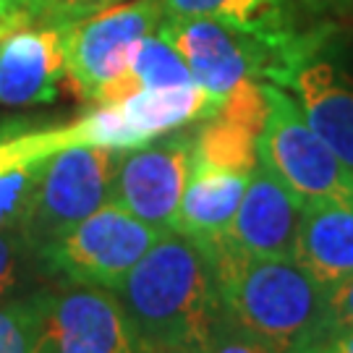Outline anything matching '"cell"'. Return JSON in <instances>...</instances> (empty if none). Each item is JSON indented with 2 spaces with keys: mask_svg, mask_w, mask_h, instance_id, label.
Wrapping results in <instances>:
<instances>
[{
  "mask_svg": "<svg viewBox=\"0 0 353 353\" xmlns=\"http://www.w3.org/2000/svg\"><path fill=\"white\" fill-rule=\"evenodd\" d=\"M293 353H353V327L322 332L319 338L309 341Z\"/></svg>",
  "mask_w": 353,
  "mask_h": 353,
  "instance_id": "28",
  "label": "cell"
},
{
  "mask_svg": "<svg viewBox=\"0 0 353 353\" xmlns=\"http://www.w3.org/2000/svg\"><path fill=\"white\" fill-rule=\"evenodd\" d=\"M42 288L0 303V353H39Z\"/></svg>",
  "mask_w": 353,
  "mask_h": 353,
  "instance_id": "20",
  "label": "cell"
},
{
  "mask_svg": "<svg viewBox=\"0 0 353 353\" xmlns=\"http://www.w3.org/2000/svg\"><path fill=\"white\" fill-rule=\"evenodd\" d=\"M207 353H280L278 348H272L270 343L254 338L252 332L241 330L239 325H233L228 316H223V322L214 330L212 341Z\"/></svg>",
  "mask_w": 353,
  "mask_h": 353,
  "instance_id": "25",
  "label": "cell"
},
{
  "mask_svg": "<svg viewBox=\"0 0 353 353\" xmlns=\"http://www.w3.org/2000/svg\"><path fill=\"white\" fill-rule=\"evenodd\" d=\"M118 3H123V0H37V8L39 21L68 26L87 19L92 13L118 6Z\"/></svg>",
  "mask_w": 353,
  "mask_h": 353,
  "instance_id": "24",
  "label": "cell"
},
{
  "mask_svg": "<svg viewBox=\"0 0 353 353\" xmlns=\"http://www.w3.org/2000/svg\"><path fill=\"white\" fill-rule=\"evenodd\" d=\"M79 141L76 123L34 128L29 121H0V230L21 228L48 157Z\"/></svg>",
  "mask_w": 353,
  "mask_h": 353,
  "instance_id": "13",
  "label": "cell"
},
{
  "mask_svg": "<svg viewBox=\"0 0 353 353\" xmlns=\"http://www.w3.org/2000/svg\"><path fill=\"white\" fill-rule=\"evenodd\" d=\"M225 316L280 353H293L322 335L327 290L293 259L252 256L225 236L204 241Z\"/></svg>",
  "mask_w": 353,
  "mask_h": 353,
  "instance_id": "2",
  "label": "cell"
},
{
  "mask_svg": "<svg viewBox=\"0 0 353 353\" xmlns=\"http://www.w3.org/2000/svg\"><path fill=\"white\" fill-rule=\"evenodd\" d=\"M163 13L165 19H210L246 34L272 52V63L303 29L293 0H163Z\"/></svg>",
  "mask_w": 353,
  "mask_h": 353,
  "instance_id": "15",
  "label": "cell"
},
{
  "mask_svg": "<svg viewBox=\"0 0 353 353\" xmlns=\"http://www.w3.org/2000/svg\"><path fill=\"white\" fill-rule=\"evenodd\" d=\"M118 105L128 123L150 141L160 134L194 123V121H207L220 108L199 84L141 89Z\"/></svg>",
  "mask_w": 353,
  "mask_h": 353,
  "instance_id": "18",
  "label": "cell"
},
{
  "mask_svg": "<svg viewBox=\"0 0 353 353\" xmlns=\"http://www.w3.org/2000/svg\"><path fill=\"white\" fill-rule=\"evenodd\" d=\"M194 160L217 170L252 176V170L259 165L256 137L212 115L202 121L199 128H194Z\"/></svg>",
  "mask_w": 353,
  "mask_h": 353,
  "instance_id": "19",
  "label": "cell"
},
{
  "mask_svg": "<svg viewBox=\"0 0 353 353\" xmlns=\"http://www.w3.org/2000/svg\"><path fill=\"white\" fill-rule=\"evenodd\" d=\"M345 327H353V275L327 293L325 330L322 332H332V330Z\"/></svg>",
  "mask_w": 353,
  "mask_h": 353,
  "instance_id": "26",
  "label": "cell"
},
{
  "mask_svg": "<svg viewBox=\"0 0 353 353\" xmlns=\"http://www.w3.org/2000/svg\"><path fill=\"white\" fill-rule=\"evenodd\" d=\"M144 353L210 348L225 316L207 243L181 230H165L118 285Z\"/></svg>",
  "mask_w": 353,
  "mask_h": 353,
  "instance_id": "1",
  "label": "cell"
},
{
  "mask_svg": "<svg viewBox=\"0 0 353 353\" xmlns=\"http://www.w3.org/2000/svg\"><path fill=\"white\" fill-rule=\"evenodd\" d=\"M39 353H144L115 290L42 285Z\"/></svg>",
  "mask_w": 353,
  "mask_h": 353,
  "instance_id": "8",
  "label": "cell"
},
{
  "mask_svg": "<svg viewBox=\"0 0 353 353\" xmlns=\"http://www.w3.org/2000/svg\"><path fill=\"white\" fill-rule=\"evenodd\" d=\"M267 121L256 154L272 176L299 199L353 202V170L306 123L296 100L278 84H265Z\"/></svg>",
  "mask_w": 353,
  "mask_h": 353,
  "instance_id": "5",
  "label": "cell"
},
{
  "mask_svg": "<svg viewBox=\"0 0 353 353\" xmlns=\"http://www.w3.org/2000/svg\"><path fill=\"white\" fill-rule=\"evenodd\" d=\"M194 160V131L121 152L110 183V202L157 230H176L181 199Z\"/></svg>",
  "mask_w": 353,
  "mask_h": 353,
  "instance_id": "9",
  "label": "cell"
},
{
  "mask_svg": "<svg viewBox=\"0 0 353 353\" xmlns=\"http://www.w3.org/2000/svg\"><path fill=\"white\" fill-rule=\"evenodd\" d=\"M293 262L332 290L353 275V202L303 204Z\"/></svg>",
  "mask_w": 353,
  "mask_h": 353,
  "instance_id": "14",
  "label": "cell"
},
{
  "mask_svg": "<svg viewBox=\"0 0 353 353\" xmlns=\"http://www.w3.org/2000/svg\"><path fill=\"white\" fill-rule=\"evenodd\" d=\"M217 118H223L228 123H236V126L246 128L249 134H254L259 139L262 128L267 121V94L265 84L259 79H246L241 81L236 89H230L220 108H217Z\"/></svg>",
  "mask_w": 353,
  "mask_h": 353,
  "instance_id": "23",
  "label": "cell"
},
{
  "mask_svg": "<svg viewBox=\"0 0 353 353\" xmlns=\"http://www.w3.org/2000/svg\"><path fill=\"white\" fill-rule=\"evenodd\" d=\"M154 353H204V351H194V348H170V351H154Z\"/></svg>",
  "mask_w": 353,
  "mask_h": 353,
  "instance_id": "30",
  "label": "cell"
},
{
  "mask_svg": "<svg viewBox=\"0 0 353 353\" xmlns=\"http://www.w3.org/2000/svg\"><path fill=\"white\" fill-rule=\"evenodd\" d=\"M81 144L108 147V150H134L150 139H144L137 128L126 121L121 105H97L92 113L74 121Z\"/></svg>",
  "mask_w": 353,
  "mask_h": 353,
  "instance_id": "22",
  "label": "cell"
},
{
  "mask_svg": "<svg viewBox=\"0 0 353 353\" xmlns=\"http://www.w3.org/2000/svg\"><path fill=\"white\" fill-rule=\"evenodd\" d=\"M303 204L259 163L249 176L225 239L241 252L267 259H293Z\"/></svg>",
  "mask_w": 353,
  "mask_h": 353,
  "instance_id": "12",
  "label": "cell"
},
{
  "mask_svg": "<svg viewBox=\"0 0 353 353\" xmlns=\"http://www.w3.org/2000/svg\"><path fill=\"white\" fill-rule=\"evenodd\" d=\"M189 84H196V81L191 76L186 58L157 26L152 34L131 48L126 68L102 89L97 105H118L141 89L189 87Z\"/></svg>",
  "mask_w": 353,
  "mask_h": 353,
  "instance_id": "17",
  "label": "cell"
},
{
  "mask_svg": "<svg viewBox=\"0 0 353 353\" xmlns=\"http://www.w3.org/2000/svg\"><path fill=\"white\" fill-rule=\"evenodd\" d=\"M301 11L312 16H343L353 13V0H293Z\"/></svg>",
  "mask_w": 353,
  "mask_h": 353,
  "instance_id": "29",
  "label": "cell"
},
{
  "mask_svg": "<svg viewBox=\"0 0 353 353\" xmlns=\"http://www.w3.org/2000/svg\"><path fill=\"white\" fill-rule=\"evenodd\" d=\"M288 89L306 123L353 170V63L332 26L301 29L265 76Z\"/></svg>",
  "mask_w": 353,
  "mask_h": 353,
  "instance_id": "3",
  "label": "cell"
},
{
  "mask_svg": "<svg viewBox=\"0 0 353 353\" xmlns=\"http://www.w3.org/2000/svg\"><path fill=\"white\" fill-rule=\"evenodd\" d=\"M65 29L32 21L0 37V105L32 108L58 97L65 79Z\"/></svg>",
  "mask_w": 353,
  "mask_h": 353,
  "instance_id": "11",
  "label": "cell"
},
{
  "mask_svg": "<svg viewBox=\"0 0 353 353\" xmlns=\"http://www.w3.org/2000/svg\"><path fill=\"white\" fill-rule=\"evenodd\" d=\"M246 183H249V176L243 173L217 170L191 160L189 183L181 199L176 230L199 241L225 236L236 217Z\"/></svg>",
  "mask_w": 353,
  "mask_h": 353,
  "instance_id": "16",
  "label": "cell"
},
{
  "mask_svg": "<svg viewBox=\"0 0 353 353\" xmlns=\"http://www.w3.org/2000/svg\"><path fill=\"white\" fill-rule=\"evenodd\" d=\"M160 32L186 58L191 76L217 105L246 79H265L272 52L210 19H163Z\"/></svg>",
  "mask_w": 353,
  "mask_h": 353,
  "instance_id": "10",
  "label": "cell"
},
{
  "mask_svg": "<svg viewBox=\"0 0 353 353\" xmlns=\"http://www.w3.org/2000/svg\"><path fill=\"white\" fill-rule=\"evenodd\" d=\"M165 230L147 225L121 204L105 202L61 239L34 252L42 278L58 285H92L118 290L128 270Z\"/></svg>",
  "mask_w": 353,
  "mask_h": 353,
  "instance_id": "4",
  "label": "cell"
},
{
  "mask_svg": "<svg viewBox=\"0 0 353 353\" xmlns=\"http://www.w3.org/2000/svg\"><path fill=\"white\" fill-rule=\"evenodd\" d=\"M163 0L118 3L68 24L65 79L81 100H100L102 89L126 68L131 48L163 24Z\"/></svg>",
  "mask_w": 353,
  "mask_h": 353,
  "instance_id": "7",
  "label": "cell"
},
{
  "mask_svg": "<svg viewBox=\"0 0 353 353\" xmlns=\"http://www.w3.org/2000/svg\"><path fill=\"white\" fill-rule=\"evenodd\" d=\"M42 278L34 262V252L29 249L19 228L0 230V303L29 293L32 283Z\"/></svg>",
  "mask_w": 353,
  "mask_h": 353,
  "instance_id": "21",
  "label": "cell"
},
{
  "mask_svg": "<svg viewBox=\"0 0 353 353\" xmlns=\"http://www.w3.org/2000/svg\"><path fill=\"white\" fill-rule=\"evenodd\" d=\"M121 152L123 150L74 144L48 157L19 228L32 252L61 239L110 202V183Z\"/></svg>",
  "mask_w": 353,
  "mask_h": 353,
  "instance_id": "6",
  "label": "cell"
},
{
  "mask_svg": "<svg viewBox=\"0 0 353 353\" xmlns=\"http://www.w3.org/2000/svg\"><path fill=\"white\" fill-rule=\"evenodd\" d=\"M32 21H39L37 0H0V37Z\"/></svg>",
  "mask_w": 353,
  "mask_h": 353,
  "instance_id": "27",
  "label": "cell"
}]
</instances>
